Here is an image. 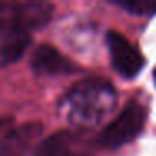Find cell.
Segmentation results:
<instances>
[{"label":"cell","mask_w":156,"mask_h":156,"mask_svg":"<svg viewBox=\"0 0 156 156\" xmlns=\"http://www.w3.org/2000/svg\"><path fill=\"white\" fill-rule=\"evenodd\" d=\"M116 101V89L108 81L89 77L76 82L66 92L62 108L74 126L96 128L112 112Z\"/></svg>","instance_id":"cell-1"},{"label":"cell","mask_w":156,"mask_h":156,"mask_svg":"<svg viewBox=\"0 0 156 156\" xmlns=\"http://www.w3.org/2000/svg\"><path fill=\"white\" fill-rule=\"evenodd\" d=\"M148 119V109L143 102L131 101L122 108V111L102 129L101 144L111 149H118L128 144L143 133Z\"/></svg>","instance_id":"cell-2"},{"label":"cell","mask_w":156,"mask_h":156,"mask_svg":"<svg viewBox=\"0 0 156 156\" xmlns=\"http://www.w3.org/2000/svg\"><path fill=\"white\" fill-rule=\"evenodd\" d=\"M106 44H108L109 49L112 66L122 77L134 79L143 71L144 57L122 34H119L116 30H108Z\"/></svg>","instance_id":"cell-3"},{"label":"cell","mask_w":156,"mask_h":156,"mask_svg":"<svg viewBox=\"0 0 156 156\" xmlns=\"http://www.w3.org/2000/svg\"><path fill=\"white\" fill-rule=\"evenodd\" d=\"M42 133L44 126L35 121L9 129L0 141V156H27L37 146Z\"/></svg>","instance_id":"cell-4"},{"label":"cell","mask_w":156,"mask_h":156,"mask_svg":"<svg viewBox=\"0 0 156 156\" xmlns=\"http://www.w3.org/2000/svg\"><path fill=\"white\" fill-rule=\"evenodd\" d=\"M30 69L39 76H66L77 72V66L51 44H41L34 49Z\"/></svg>","instance_id":"cell-5"},{"label":"cell","mask_w":156,"mask_h":156,"mask_svg":"<svg viewBox=\"0 0 156 156\" xmlns=\"http://www.w3.org/2000/svg\"><path fill=\"white\" fill-rule=\"evenodd\" d=\"M10 10V17L17 30L30 34V30H39L51 22L54 5L47 2H22V4H12Z\"/></svg>","instance_id":"cell-6"},{"label":"cell","mask_w":156,"mask_h":156,"mask_svg":"<svg viewBox=\"0 0 156 156\" xmlns=\"http://www.w3.org/2000/svg\"><path fill=\"white\" fill-rule=\"evenodd\" d=\"M30 41L32 37L27 32H14L4 39L0 42V67H7L17 62L30 45Z\"/></svg>","instance_id":"cell-7"},{"label":"cell","mask_w":156,"mask_h":156,"mask_svg":"<svg viewBox=\"0 0 156 156\" xmlns=\"http://www.w3.org/2000/svg\"><path fill=\"white\" fill-rule=\"evenodd\" d=\"M74 138L69 133H54L39 144L35 156H76L74 154Z\"/></svg>","instance_id":"cell-8"},{"label":"cell","mask_w":156,"mask_h":156,"mask_svg":"<svg viewBox=\"0 0 156 156\" xmlns=\"http://www.w3.org/2000/svg\"><path fill=\"white\" fill-rule=\"evenodd\" d=\"M116 7L129 12L133 15H154L156 14V2L149 0H139V2H114Z\"/></svg>","instance_id":"cell-9"},{"label":"cell","mask_w":156,"mask_h":156,"mask_svg":"<svg viewBox=\"0 0 156 156\" xmlns=\"http://www.w3.org/2000/svg\"><path fill=\"white\" fill-rule=\"evenodd\" d=\"M14 32H20V30H17L12 17H2L0 19V42L4 41V39H7L10 34H14Z\"/></svg>","instance_id":"cell-10"},{"label":"cell","mask_w":156,"mask_h":156,"mask_svg":"<svg viewBox=\"0 0 156 156\" xmlns=\"http://www.w3.org/2000/svg\"><path fill=\"white\" fill-rule=\"evenodd\" d=\"M154 84H156V69H154Z\"/></svg>","instance_id":"cell-11"}]
</instances>
